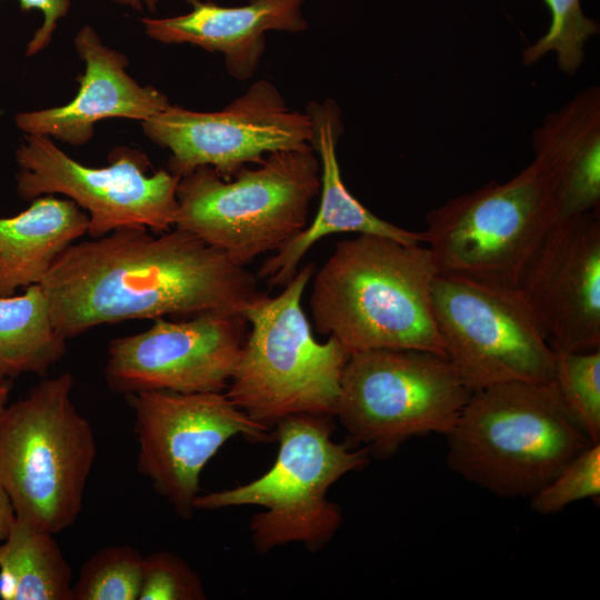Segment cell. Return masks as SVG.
<instances>
[{"instance_id": "cell-30", "label": "cell", "mask_w": 600, "mask_h": 600, "mask_svg": "<svg viewBox=\"0 0 600 600\" xmlns=\"http://www.w3.org/2000/svg\"><path fill=\"white\" fill-rule=\"evenodd\" d=\"M118 4L131 7L134 10H142L147 7L150 11H154L159 0H112Z\"/></svg>"}, {"instance_id": "cell-5", "label": "cell", "mask_w": 600, "mask_h": 600, "mask_svg": "<svg viewBox=\"0 0 600 600\" xmlns=\"http://www.w3.org/2000/svg\"><path fill=\"white\" fill-rule=\"evenodd\" d=\"M320 188L321 164L311 146L271 152L257 168L242 167L231 179L201 166L178 182L173 227L246 267L307 227Z\"/></svg>"}, {"instance_id": "cell-18", "label": "cell", "mask_w": 600, "mask_h": 600, "mask_svg": "<svg viewBox=\"0 0 600 600\" xmlns=\"http://www.w3.org/2000/svg\"><path fill=\"white\" fill-rule=\"evenodd\" d=\"M192 9L169 18H142L144 32L167 43H190L224 56V66L238 80L251 78L266 50L268 31L301 32L304 0H249L240 7L186 0Z\"/></svg>"}, {"instance_id": "cell-16", "label": "cell", "mask_w": 600, "mask_h": 600, "mask_svg": "<svg viewBox=\"0 0 600 600\" xmlns=\"http://www.w3.org/2000/svg\"><path fill=\"white\" fill-rule=\"evenodd\" d=\"M73 44L84 62L78 93L64 106L16 114L14 123L26 134L82 146L101 120L143 121L170 106L164 93L152 86H140L127 73L128 58L104 46L92 27L81 28Z\"/></svg>"}, {"instance_id": "cell-28", "label": "cell", "mask_w": 600, "mask_h": 600, "mask_svg": "<svg viewBox=\"0 0 600 600\" xmlns=\"http://www.w3.org/2000/svg\"><path fill=\"white\" fill-rule=\"evenodd\" d=\"M22 11L32 9L43 14V22L30 39L26 48V56L31 57L42 51L52 39V34L60 19L67 16L70 0H18Z\"/></svg>"}, {"instance_id": "cell-29", "label": "cell", "mask_w": 600, "mask_h": 600, "mask_svg": "<svg viewBox=\"0 0 600 600\" xmlns=\"http://www.w3.org/2000/svg\"><path fill=\"white\" fill-rule=\"evenodd\" d=\"M16 520L12 502L0 484V544L7 539Z\"/></svg>"}, {"instance_id": "cell-23", "label": "cell", "mask_w": 600, "mask_h": 600, "mask_svg": "<svg viewBox=\"0 0 600 600\" xmlns=\"http://www.w3.org/2000/svg\"><path fill=\"white\" fill-rule=\"evenodd\" d=\"M553 350L554 373L550 383L570 419L591 443H600V349Z\"/></svg>"}, {"instance_id": "cell-20", "label": "cell", "mask_w": 600, "mask_h": 600, "mask_svg": "<svg viewBox=\"0 0 600 600\" xmlns=\"http://www.w3.org/2000/svg\"><path fill=\"white\" fill-rule=\"evenodd\" d=\"M88 227L82 208L52 196L38 197L20 213L0 218V297L40 283Z\"/></svg>"}, {"instance_id": "cell-2", "label": "cell", "mask_w": 600, "mask_h": 600, "mask_svg": "<svg viewBox=\"0 0 600 600\" xmlns=\"http://www.w3.org/2000/svg\"><path fill=\"white\" fill-rule=\"evenodd\" d=\"M438 268L427 246L358 234L338 241L316 272L314 329L349 354L414 349L444 356L432 307Z\"/></svg>"}, {"instance_id": "cell-8", "label": "cell", "mask_w": 600, "mask_h": 600, "mask_svg": "<svg viewBox=\"0 0 600 600\" xmlns=\"http://www.w3.org/2000/svg\"><path fill=\"white\" fill-rule=\"evenodd\" d=\"M423 243L439 272L518 289L558 221L551 172L539 158L506 182L454 197L426 216Z\"/></svg>"}, {"instance_id": "cell-6", "label": "cell", "mask_w": 600, "mask_h": 600, "mask_svg": "<svg viewBox=\"0 0 600 600\" xmlns=\"http://www.w3.org/2000/svg\"><path fill=\"white\" fill-rule=\"evenodd\" d=\"M332 417L297 414L274 427L279 443L272 467L234 488L198 494L194 509L258 506L249 531L254 550L268 553L292 542L319 551L339 530L343 516L328 499L330 487L369 462V451L332 440Z\"/></svg>"}, {"instance_id": "cell-9", "label": "cell", "mask_w": 600, "mask_h": 600, "mask_svg": "<svg viewBox=\"0 0 600 600\" xmlns=\"http://www.w3.org/2000/svg\"><path fill=\"white\" fill-rule=\"evenodd\" d=\"M470 394L444 356L364 350L349 354L334 417L370 456L388 458L410 438L447 436Z\"/></svg>"}, {"instance_id": "cell-11", "label": "cell", "mask_w": 600, "mask_h": 600, "mask_svg": "<svg viewBox=\"0 0 600 600\" xmlns=\"http://www.w3.org/2000/svg\"><path fill=\"white\" fill-rule=\"evenodd\" d=\"M16 161L18 194L24 200L67 196L88 213L91 239L124 227L162 233L174 226L180 177L164 169L149 174V159L138 149L117 147L108 166L92 168L70 158L51 138L26 134Z\"/></svg>"}, {"instance_id": "cell-25", "label": "cell", "mask_w": 600, "mask_h": 600, "mask_svg": "<svg viewBox=\"0 0 600 600\" xmlns=\"http://www.w3.org/2000/svg\"><path fill=\"white\" fill-rule=\"evenodd\" d=\"M544 1L551 12L550 28L534 44L523 50V63L530 66L552 51L559 69L573 74L583 61L586 42L598 33L599 26L583 14L580 0Z\"/></svg>"}, {"instance_id": "cell-21", "label": "cell", "mask_w": 600, "mask_h": 600, "mask_svg": "<svg viewBox=\"0 0 600 600\" xmlns=\"http://www.w3.org/2000/svg\"><path fill=\"white\" fill-rule=\"evenodd\" d=\"M72 571L54 533L18 518L0 544V598L72 600Z\"/></svg>"}, {"instance_id": "cell-13", "label": "cell", "mask_w": 600, "mask_h": 600, "mask_svg": "<svg viewBox=\"0 0 600 600\" xmlns=\"http://www.w3.org/2000/svg\"><path fill=\"white\" fill-rule=\"evenodd\" d=\"M143 133L170 151L168 169L184 177L201 166L223 179L277 151L310 146L312 123L291 111L277 87L259 80L220 111L198 112L170 104L141 121Z\"/></svg>"}, {"instance_id": "cell-1", "label": "cell", "mask_w": 600, "mask_h": 600, "mask_svg": "<svg viewBox=\"0 0 600 600\" xmlns=\"http://www.w3.org/2000/svg\"><path fill=\"white\" fill-rule=\"evenodd\" d=\"M258 280L186 230L173 227L157 237L124 227L71 244L40 284L57 331L70 339L132 319L243 316L262 293Z\"/></svg>"}, {"instance_id": "cell-26", "label": "cell", "mask_w": 600, "mask_h": 600, "mask_svg": "<svg viewBox=\"0 0 600 600\" xmlns=\"http://www.w3.org/2000/svg\"><path fill=\"white\" fill-rule=\"evenodd\" d=\"M600 496V443L590 444L540 491L531 508L540 514L556 513L570 503Z\"/></svg>"}, {"instance_id": "cell-15", "label": "cell", "mask_w": 600, "mask_h": 600, "mask_svg": "<svg viewBox=\"0 0 600 600\" xmlns=\"http://www.w3.org/2000/svg\"><path fill=\"white\" fill-rule=\"evenodd\" d=\"M518 290L552 348L600 349L599 211L558 220Z\"/></svg>"}, {"instance_id": "cell-12", "label": "cell", "mask_w": 600, "mask_h": 600, "mask_svg": "<svg viewBox=\"0 0 600 600\" xmlns=\"http://www.w3.org/2000/svg\"><path fill=\"white\" fill-rule=\"evenodd\" d=\"M139 443L138 472L182 519L194 512L204 466L231 438L274 439L224 392L149 390L129 394Z\"/></svg>"}, {"instance_id": "cell-10", "label": "cell", "mask_w": 600, "mask_h": 600, "mask_svg": "<svg viewBox=\"0 0 600 600\" xmlns=\"http://www.w3.org/2000/svg\"><path fill=\"white\" fill-rule=\"evenodd\" d=\"M432 307L444 354L471 392L552 381L554 350L517 288L438 272Z\"/></svg>"}, {"instance_id": "cell-19", "label": "cell", "mask_w": 600, "mask_h": 600, "mask_svg": "<svg viewBox=\"0 0 600 600\" xmlns=\"http://www.w3.org/2000/svg\"><path fill=\"white\" fill-rule=\"evenodd\" d=\"M534 157L549 168L558 220L600 206V90L592 86L549 113L532 136Z\"/></svg>"}, {"instance_id": "cell-17", "label": "cell", "mask_w": 600, "mask_h": 600, "mask_svg": "<svg viewBox=\"0 0 600 600\" xmlns=\"http://www.w3.org/2000/svg\"><path fill=\"white\" fill-rule=\"evenodd\" d=\"M306 113L312 123L310 146L321 164L320 207L312 222L282 246L260 266L257 278L272 287L286 286L297 273L304 253L323 237L356 232L394 239L404 243H423L422 232L392 224L362 206L342 181L337 158V142L343 132L340 108L331 99L311 101Z\"/></svg>"}, {"instance_id": "cell-7", "label": "cell", "mask_w": 600, "mask_h": 600, "mask_svg": "<svg viewBox=\"0 0 600 600\" xmlns=\"http://www.w3.org/2000/svg\"><path fill=\"white\" fill-rule=\"evenodd\" d=\"M72 387L70 372L44 379L0 413V484L18 518L54 534L77 521L97 456Z\"/></svg>"}, {"instance_id": "cell-3", "label": "cell", "mask_w": 600, "mask_h": 600, "mask_svg": "<svg viewBox=\"0 0 600 600\" xmlns=\"http://www.w3.org/2000/svg\"><path fill=\"white\" fill-rule=\"evenodd\" d=\"M446 438L450 469L504 498H531L593 444L551 383L520 381L472 391Z\"/></svg>"}, {"instance_id": "cell-4", "label": "cell", "mask_w": 600, "mask_h": 600, "mask_svg": "<svg viewBox=\"0 0 600 600\" xmlns=\"http://www.w3.org/2000/svg\"><path fill=\"white\" fill-rule=\"evenodd\" d=\"M313 273L306 264L279 294L261 293L243 311L250 330L224 393L268 429L297 414L334 418L349 353L312 334L301 300Z\"/></svg>"}, {"instance_id": "cell-24", "label": "cell", "mask_w": 600, "mask_h": 600, "mask_svg": "<svg viewBox=\"0 0 600 600\" xmlns=\"http://www.w3.org/2000/svg\"><path fill=\"white\" fill-rule=\"evenodd\" d=\"M142 554L131 546L98 550L82 566L72 600H138Z\"/></svg>"}, {"instance_id": "cell-14", "label": "cell", "mask_w": 600, "mask_h": 600, "mask_svg": "<svg viewBox=\"0 0 600 600\" xmlns=\"http://www.w3.org/2000/svg\"><path fill=\"white\" fill-rule=\"evenodd\" d=\"M249 323L242 314L209 312L153 320L146 331L113 339L104 379L112 392H224L239 362Z\"/></svg>"}, {"instance_id": "cell-22", "label": "cell", "mask_w": 600, "mask_h": 600, "mask_svg": "<svg viewBox=\"0 0 600 600\" xmlns=\"http://www.w3.org/2000/svg\"><path fill=\"white\" fill-rule=\"evenodd\" d=\"M40 283L19 296L0 297V381L23 373L44 376L66 353Z\"/></svg>"}, {"instance_id": "cell-27", "label": "cell", "mask_w": 600, "mask_h": 600, "mask_svg": "<svg viewBox=\"0 0 600 600\" xmlns=\"http://www.w3.org/2000/svg\"><path fill=\"white\" fill-rule=\"evenodd\" d=\"M200 577L173 552L160 550L143 557L138 600H203Z\"/></svg>"}, {"instance_id": "cell-31", "label": "cell", "mask_w": 600, "mask_h": 600, "mask_svg": "<svg viewBox=\"0 0 600 600\" xmlns=\"http://www.w3.org/2000/svg\"><path fill=\"white\" fill-rule=\"evenodd\" d=\"M9 396V387L6 381H0V413L4 410Z\"/></svg>"}]
</instances>
